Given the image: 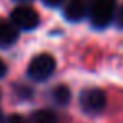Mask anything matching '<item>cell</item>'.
<instances>
[{"label": "cell", "mask_w": 123, "mask_h": 123, "mask_svg": "<svg viewBox=\"0 0 123 123\" xmlns=\"http://www.w3.org/2000/svg\"><path fill=\"white\" fill-rule=\"evenodd\" d=\"M88 2V17L95 28L108 27L117 12V0H86Z\"/></svg>", "instance_id": "cell-1"}, {"label": "cell", "mask_w": 123, "mask_h": 123, "mask_svg": "<svg viewBox=\"0 0 123 123\" xmlns=\"http://www.w3.org/2000/svg\"><path fill=\"white\" fill-rule=\"evenodd\" d=\"M55 70V60L52 55L48 53H40L37 57H33L32 62L28 63L27 68V75L33 80V82H43L47 78L52 77Z\"/></svg>", "instance_id": "cell-2"}, {"label": "cell", "mask_w": 123, "mask_h": 123, "mask_svg": "<svg viewBox=\"0 0 123 123\" xmlns=\"http://www.w3.org/2000/svg\"><path fill=\"white\" fill-rule=\"evenodd\" d=\"M82 110L88 115H98L106 106V95L100 88H86L80 97Z\"/></svg>", "instance_id": "cell-3"}, {"label": "cell", "mask_w": 123, "mask_h": 123, "mask_svg": "<svg viewBox=\"0 0 123 123\" xmlns=\"http://www.w3.org/2000/svg\"><path fill=\"white\" fill-rule=\"evenodd\" d=\"M10 20L13 22V25L18 30H33L40 22L38 20V13L28 5L15 7L10 13Z\"/></svg>", "instance_id": "cell-4"}, {"label": "cell", "mask_w": 123, "mask_h": 123, "mask_svg": "<svg viewBox=\"0 0 123 123\" xmlns=\"http://www.w3.org/2000/svg\"><path fill=\"white\" fill-rule=\"evenodd\" d=\"M63 17L68 22H80L88 17V2L86 0H68L65 2Z\"/></svg>", "instance_id": "cell-5"}, {"label": "cell", "mask_w": 123, "mask_h": 123, "mask_svg": "<svg viewBox=\"0 0 123 123\" xmlns=\"http://www.w3.org/2000/svg\"><path fill=\"white\" fill-rule=\"evenodd\" d=\"M17 38H18V28L13 25V22L0 18V48L12 47Z\"/></svg>", "instance_id": "cell-6"}, {"label": "cell", "mask_w": 123, "mask_h": 123, "mask_svg": "<svg viewBox=\"0 0 123 123\" xmlns=\"http://www.w3.org/2000/svg\"><path fill=\"white\" fill-rule=\"evenodd\" d=\"M32 123H57V117L50 110H38L32 115Z\"/></svg>", "instance_id": "cell-7"}, {"label": "cell", "mask_w": 123, "mask_h": 123, "mask_svg": "<svg viewBox=\"0 0 123 123\" xmlns=\"http://www.w3.org/2000/svg\"><path fill=\"white\" fill-rule=\"evenodd\" d=\"M53 100L58 105H67V103L70 102V90L65 85H58L53 90Z\"/></svg>", "instance_id": "cell-8"}, {"label": "cell", "mask_w": 123, "mask_h": 123, "mask_svg": "<svg viewBox=\"0 0 123 123\" xmlns=\"http://www.w3.org/2000/svg\"><path fill=\"white\" fill-rule=\"evenodd\" d=\"M3 123H28V122H27L23 117H20V115H10Z\"/></svg>", "instance_id": "cell-9"}, {"label": "cell", "mask_w": 123, "mask_h": 123, "mask_svg": "<svg viewBox=\"0 0 123 123\" xmlns=\"http://www.w3.org/2000/svg\"><path fill=\"white\" fill-rule=\"evenodd\" d=\"M43 2V5H47V7H52V8H55V7H60L62 3H65V0H42Z\"/></svg>", "instance_id": "cell-10"}, {"label": "cell", "mask_w": 123, "mask_h": 123, "mask_svg": "<svg viewBox=\"0 0 123 123\" xmlns=\"http://www.w3.org/2000/svg\"><path fill=\"white\" fill-rule=\"evenodd\" d=\"M117 23H118V27L123 28V3H122V7L118 8V12H117Z\"/></svg>", "instance_id": "cell-11"}, {"label": "cell", "mask_w": 123, "mask_h": 123, "mask_svg": "<svg viewBox=\"0 0 123 123\" xmlns=\"http://www.w3.org/2000/svg\"><path fill=\"white\" fill-rule=\"evenodd\" d=\"M5 73H7V65H5V63H3V60L0 58V78H2Z\"/></svg>", "instance_id": "cell-12"}, {"label": "cell", "mask_w": 123, "mask_h": 123, "mask_svg": "<svg viewBox=\"0 0 123 123\" xmlns=\"http://www.w3.org/2000/svg\"><path fill=\"white\" fill-rule=\"evenodd\" d=\"M13 2H18L20 5H25V3H28V2H32V0H13Z\"/></svg>", "instance_id": "cell-13"}, {"label": "cell", "mask_w": 123, "mask_h": 123, "mask_svg": "<svg viewBox=\"0 0 123 123\" xmlns=\"http://www.w3.org/2000/svg\"><path fill=\"white\" fill-rule=\"evenodd\" d=\"M0 123H2V111H0Z\"/></svg>", "instance_id": "cell-14"}]
</instances>
